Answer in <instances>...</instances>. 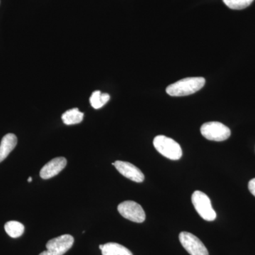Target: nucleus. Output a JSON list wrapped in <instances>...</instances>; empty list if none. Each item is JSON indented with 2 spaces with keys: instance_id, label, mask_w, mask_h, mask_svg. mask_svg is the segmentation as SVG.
Wrapping results in <instances>:
<instances>
[{
  "instance_id": "obj_12",
  "label": "nucleus",
  "mask_w": 255,
  "mask_h": 255,
  "mask_svg": "<svg viewBox=\"0 0 255 255\" xmlns=\"http://www.w3.org/2000/svg\"><path fill=\"white\" fill-rule=\"evenodd\" d=\"M84 118V114L78 108L72 109L65 112L62 115V120L66 125H74L81 123Z\"/></svg>"
},
{
  "instance_id": "obj_8",
  "label": "nucleus",
  "mask_w": 255,
  "mask_h": 255,
  "mask_svg": "<svg viewBox=\"0 0 255 255\" xmlns=\"http://www.w3.org/2000/svg\"><path fill=\"white\" fill-rule=\"evenodd\" d=\"M112 164L118 170L119 173L130 179L132 182L140 183L143 182L145 179V176L141 170L130 162L118 160Z\"/></svg>"
},
{
  "instance_id": "obj_6",
  "label": "nucleus",
  "mask_w": 255,
  "mask_h": 255,
  "mask_svg": "<svg viewBox=\"0 0 255 255\" xmlns=\"http://www.w3.org/2000/svg\"><path fill=\"white\" fill-rule=\"evenodd\" d=\"M118 211L124 218L132 222L140 223L145 221V211L135 201H126L121 203L118 206Z\"/></svg>"
},
{
  "instance_id": "obj_16",
  "label": "nucleus",
  "mask_w": 255,
  "mask_h": 255,
  "mask_svg": "<svg viewBox=\"0 0 255 255\" xmlns=\"http://www.w3.org/2000/svg\"><path fill=\"white\" fill-rule=\"evenodd\" d=\"M248 188H249L251 194L255 196V178L250 181L249 184H248Z\"/></svg>"
},
{
  "instance_id": "obj_9",
  "label": "nucleus",
  "mask_w": 255,
  "mask_h": 255,
  "mask_svg": "<svg viewBox=\"0 0 255 255\" xmlns=\"http://www.w3.org/2000/svg\"><path fill=\"white\" fill-rule=\"evenodd\" d=\"M67 165V159L65 157H55L45 164L40 172L42 179H48L58 175Z\"/></svg>"
},
{
  "instance_id": "obj_5",
  "label": "nucleus",
  "mask_w": 255,
  "mask_h": 255,
  "mask_svg": "<svg viewBox=\"0 0 255 255\" xmlns=\"http://www.w3.org/2000/svg\"><path fill=\"white\" fill-rule=\"evenodd\" d=\"M73 236L63 235L48 241L46 244L47 251L39 255H63L73 247Z\"/></svg>"
},
{
  "instance_id": "obj_18",
  "label": "nucleus",
  "mask_w": 255,
  "mask_h": 255,
  "mask_svg": "<svg viewBox=\"0 0 255 255\" xmlns=\"http://www.w3.org/2000/svg\"><path fill=\"white\" fill-rule=\"evenodd\" d=\"M103 247H104V245H100V249L101 250V251H102V248H103Z\"/></svg>"
},
{
  "instance_id": "obj_2",
  "label": "nucleus",
  "mask_w": 255,
  "mask_h": 255,
  "mask_svg": "<svg viewBox=\"0 0 255 255\" xmlns=\"http://www.w3.org/2000/svg\"><path fill=\"white\" fill-rule=\"evenodd\" d=\"M153 145L157 152L167 158L178 160L182 157L180 145L170 137L157 135L154 138Z\"/></svg>"
},
{
  "instance_id": "obj_3",
  "label": "nucleus",
  "mask_w": 255,
  "mask_h": 255,
  "mask_svg": "<svg viewBox=\"0 0 255 255\" xmlns=\"http://www.w3.org/2000/svg\"><path fill=\"white\" fill-rule=\"evenodd\" d=\"M191 201L199 216L207 221H214L216 219V213L213 209L211 201L205 193L196 191L191 196Z\"/></svg>"
},
{
  "instance_id": "obj_17",
  "label": "nucleus",
  "mask_w": 255,
  "mask_h": 255,
  "mask_svg": "<svg viewBox=\"0 0 255 255\" xmlns=\"http://www.w3.org/2000/svg\"><path fill=\"white\" fill-rule=\"evenodd\" d=\"M31 181H32V177H30L29 178H28V182H31Z\"/></svg>"
},
{
  "instance_id": "obj_1",
  "label": "nucleus",
  "mask_w": 255,
  "mask_h": 255,
  "mask_svg": "<svg viewBox=\"0 0 255 255\" xmlns=\"http://www.w3.org/2000/svg\"><path fill=\"white\" fill-rule=\"evenodd\" d=\"M205 83L204 78H184L169 85L166 92L172 97H184L199 91Z\"/></svg>"
},
{
  "instance_id": "obj_14",
  "label": "nucleus",
  "mask_w": 255,
  "mask_h": 255,
  "mask_svg": "<svg viewBox=\"0 0 255 255\" xmlns=\"http://www.w3.org/2000/svg\"><path fill=\"white\" fill-rule=\"evenodd\" d=\"M110 100V96L107 93H102L100 91H95L92 93L90 98V104L95 110L102 108Z\"/></svg>"
},
{
  "instance_id": "obj_11",
  "label": "nucleus",
  "mask_w": 255,
  "mask_h": 255,
  "mask_svg": "<svg viewBox=\"0 0 255 255\" xmlns=\"http://www.w3.org/2000/svg\"><path fill=\"white\" fill-rule=\"evenodd\" d=\"M102 253V255H132L131 252L126 247L116 243L104 245Z\"/></svg>"
},
{
  "instance_id": "obj_10",
  "label": "nucleus",
  "mask_w": 255,
  "mask_h": 255,
  "mask_svg": "<svg viewBox=\"0 0 255 255\" xmlns=\"http://www.w3.org/2000/svg\"><path fill=\"white\" fill-rule=\"evenodd\" d=\"M17 145V137L13 133H8L1 139L0 143V162H2Z\"/></svg>"
},
{
  "instance_id": "obj_15",
  "label": "nucleus",
  "mask_w": 255,
  "mask_h": 255,
  "mask_svg": "<svg viewBox=\"0 0 255 255\" xmlns=\"http://www.w3.org/2000/svg\"><path fill=\"white\" fill-rule=\"evenodd\" d=\"M223 2L230 9L241 10L246 9L254 0H223Z\"/></svg>"
},
{
  "instance_id": "obj_4",
  "label": "nucleus",
  "mask_w": 255,
  "mask_h": 255,
  "mask_svg": "<svg viewBox=\"0 0 255 255\" xmlns=\"http://www.w3.org/2000/svg\"><path fill=\"white\" fill-rule=\"evenodd\" d=\"M201 133L207 140L224 141L231 136V130L224 124L217 122H208L201 127Z\"/></svg>"
},
{
  "instance_id": "obj_13",
  "label": "nucleus",
  "mask_w": 255,
  "mask_h": 255,
  "mask_svg": "<svg viewBox=\"0 0 255 255\" xmlns=\"http://www.w3.org/2000/svg\"><path fill=\"white\" fill-rule=\"evenodd\" d=\"M4 230L8 236L12 238L21 237L24 232V226L18 221H9L4 225Z\"/></svg>"
},
{
  "instance_id": "obj_7",
  "label": "nucleus",
  "mask_w": 255,
  "mask_h": 255,
  "mask_svg": "<svg viewBox=\"0 0 255 255\" xmlns=\"http://www.w3.org/2000/svg\"><path fill=\"white\" fill-rule=\"evenodd\" d=\"M183 248L190 255H209L207 248L196 236L190 233L182 232L179 236Z\"/></svg>"
}]
</instances>
